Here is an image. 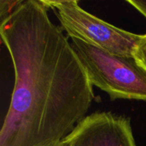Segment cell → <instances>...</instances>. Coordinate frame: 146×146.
<instances>
[{
	"label": "cell",
	"mask_w": 146,
	"mask_h": 146,
	"mask_svg": "<svg viewBox=\"0 0 146 146\" xmlns=\"http://www.w3.org/2000/svg\"><path fill=\"white\" fill-rule=\"evenodd\" d=\"M22 2L23 0H0V22L4 21Z\"/></svg>",
	"instance_id": "cell-6"
},
{
	"label": "cell",
	"mask_w": 146,
	"mask_h": 146,
	"mask_svg": "<svg viewBox=\"0 0 146 146\" xmlns=\"http://www.w3.org/2000/svg\"><path fill=\"white\" fill-rule=\"evenodd\" d=\"M133 57L137 63L146 71V34L141 36V38L135 46Z\"/></svg>",
	"instance_id": "cell-5"
},
{
	"label": "cell",
	"mask_w": 146,
	"mask_h": 146,
	"mask_svg": "<svg viewBox=\"0 0 146 146\" xmlns=\"http://www.w3.org/2000/svg\"><path fill=\"white\" fill-rule=\"evenodd\" d=\"M68 146H137L131 120L112 112H95L65 138Z\"/></svg>",
	"instance_id": "cell-4"
},
{
	"label": "cell",
	"mask_w": 146,
	"mask_h": 146,
	"mask_svg": "<svg viewBox=\"0 0 146 146\" xmlns=\"http://www.w3.org/2000/svg\"><path fill=\"white\" fill-rule=\"evenodd\" d=\"M71 44L93 86L111 100L146 101V71L133 57L115 55L78 39Z\"/></svg>",
	"instance_id": "cell-2"
},
{
	"label": "cell",
	"mask_w": 146,
	"mask_h": 146,
	"mask_svg": "<svg viewBox=\"0 0 146 146\" xmlns=\"http://www.w3.org/2000/svg\"><path fill=\"white\" fill-rule=\"evenodd\" d=\"M44 0H23L3 22L0 36L11 58L15 84L0 146H50L86 117L93 86Z\"/></svg>",
	"instance_id": "cell-1"
},
{
	"label": "cell",
	"mask_w": 146,
	"mask_h": 146,
	"mask_svg": "<svg viewBox=\"0 0 146 146\" xmlns=\"http://www.w3.org/2000/svg\"><path fill=\"white\" fill-rule=\"evenodd\" d=\"M127 2L134 7L138 11H139L146 18V1H139V0H127Z\"/></svg>",
	"instance_id": "cell-7"
},
{
	"label": "cell",
	"mask_w": 146,
	"mask_h": 146,
	"mask_svg": "<svg viewBox=\"0 0 146 146\" xmlns=\"http://www.w3.org/2000/svg\"><path fill=\"white\" fill-rule=\"evenodd\" d=\"M50 146H68V142L66 141V139H62V141L57 142V143H56V144H54V145H51Z\"/></svg>",
	"instance_id": "cell-8"
},
{
	"label": "cell",
	"mask_w": 146,
	"mask_h": 146,
	"mask_svg": "<svg viewBox=\"0 0 146 146\" xmlns=\"http://www.w3.org/2000/svg\"><path fill=\"white\" fill-rule=\"evenodd\" d=\"M71 39H78L107 52L133 57L140 34L115 27L80 6L77 0H44Z\"/></svg>",
	"instance_id": "cell-3"
}]
</instances>
